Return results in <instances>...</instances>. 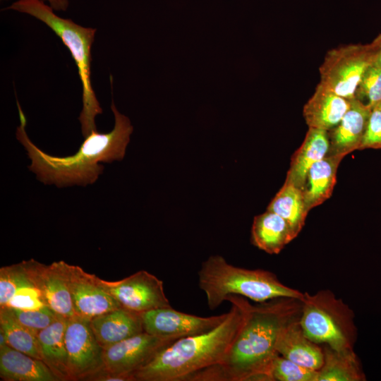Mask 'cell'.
Instances as JSON below:
<instances>
[{
	"instance_id": "6da1fadb",
	"label": "cell",
	"mask_w": 381,
	"mask_h": 381,
	"mask_svg": "<svg viewBox=\"0 0 381 381\" xmlns=\"http://www.w3.org/2000/svg\"><path fill=\"white\" fill-rule=\"evenodd\" d=\"M301 299L282 297L253 305L248 300L243 322L223 361L188 381H272L271 366L279 354L282 328L300 317Z\"/></svg>"
},
{
	"instance_id": "7a4b0ae2",
	"label": "cell",
	"mask_w": 381,
	"mask_h": 381,
	"mask_svg": "<svg viewBox=\"0 0 381 381\" xmlns=\"http://www.w3.org/2000/svg\"><path fill=\"white\" fill-rule=\"evenodd\" d=\"M17 104L20 124L16 130V138L31 159L29 169L44 184L65 187L94 183L104 169L99 162L111 163L123 159L133 131L129 119L117 110L112 100L111 109L114 115V126L110 132L93 131L74 155L52 156L30 140L25 131L26 118L18 100Z\"/></svg>"
},
{
	"instance_id": "3957f363",
	"label": "cell",
	"mask_w": 381,
	"mask_h": 381,
	"mask_svg": "<svg viewBox=\"0 0 381 381\" xmlns=\"http://www.w3.org/2000/svg\"><path fill=\"white\" fill-rule=\"evenodd\" d=\"M231 307L213 329L180 338L157 352L133 374L135 381H186L193 374L221 363L244 320L247 298L230 295Z\"/></svg>"
},
{
	"instance_id": "277c9868",
	"label": "cell",
	"mask_w": 381,
	"mask_h": 381,
	"mask_svg": "<svg viewBox=\"0 0 381 381\" xmlns=\"http://www.w3.org/2000/svg\"><path fill=\"white\" fill-rule=\"evenodd\" d=\"M198 274L199 287L211 310L218 308L230 295L257 303L282 297L302 299L304 295L284 284L270 271L236 267L219 255H211L203 261Z\"/></svg>"
},
{
	"instance_id": "5b68a950",
	"label": "cell",
	"mask_w": 381,
	"mask_h": 381,
	"mask_svg": "<svg viewBox=\"0 0 381 381\" xmlns=\"http://www.w3.org/2000/svg\"><path fill=\"white\" fill-rule=\"evenodd\" d=\"M8 8L29 14L45 23L69 49L82 84V110L79 116L84 138L97 131L95 117L102 113L91 83V49L96 29L81 26L57 16L42 0H18Z\"/></svg>"
},
{
	"instance_id": "8992f818",
	"label": "cell",
	"mask_w": 381,
	"mask_h": 381,
	"mask_svg": "<svg viewBox=\"0 0 381 381\" xmlns=\"http://www.w3.org/2000/svg\"><path fill=\"white\" fill-rule=\"evenodd\" d=\"M301 302L299 322L310 340L337 351H354L357 329L348 305L329 290L304 293Z\"/></svg>"
},
{
	"instance_id": "52a82bcc",
	"label": "cell",
	"mask_w": 381,
	"mask_h": 381,
	"mask_svg": "<svg viewBox=\"0 0 381 381\" xmlns=\"http://www.w3.org/2000/svg\"><path fill=\"white\" fill-rule=\"evenodd\" d=\"M373 42L349 44L329 49L319 68V83L335 94L351 100L368 68L375 62Z\"/></svg>"
},
{
	"instance_id": "ba28073f",
	"label": "cell",
	"mask_w": 381,
	"mask_h": 381,
	"mask_svg": "<svg viewBox=\"0 0 381 381\" xmlns=\"http://www.w3.org/2000/svg\"><path fill=\"white\" fill-rule=\"evenodd\" d=\"M65 343L70 380H87L103 368V348L98 343L90 320L78 315L67 318Z\"/></svg>"
},
{
	"instance_id": "9c48e42d",
	"label": "cell",
	"mask_w": 381,
	"mask_h": 381,
	"mask_svg": "<svg viewBox=\"0 0 381 381\" xmlns=\"http://www.w3.org/2000/svg\"><path fill=\"white\" fill-rule=\"evenodd\" d=\"M105 290L123 308L143 313L170 307L163 282L146 270L138 271L118 281L99 279Z\"/></svg>"
},
{
	"instance_id": "30bf717a",
	"label": "cell",
	"mask_w": 381,
	"mask_h": 381,
	"mask_svg": "<svg viewBox=\"0 0 381 381\" xmlns=\"http://www.w3.org/2000/svg\"><path fill=\"white\" fill-rule=\"evenodd\" d=\"M174 338H162L145 332L103 349L102 369L131 377Z\"/></svg>"
},
{
	"instance_id": "8fae6325",
	"label": "cell",
	"mask_w": 381,
	"mask_h": 381,
	"mask_svg": "<svg viewBox=\"0 0 381 381\" xmlns=\"http://www.w3.org/2000/svg\"><path fill=\"white\" fill-rule=\"evenodd\" d=\"M144 332L159 337L180 339L207 332L226 318L228 312L210 317L188 314L171 306L140 313Z\"/></svg>"
},
{
	"instance_id": "7c38bea8",
	"label": "cell",
	"mask_w": 381,
	"mask_h": 381,
	"mask_svg": "<svg viewBox=\"0 0 381 381\" xmlns=\"http://www.w3.org/2000/svg\"><path fill=\"white\" fill-rule=\"evenodd\" d=\"M30 281L40 291L44 304L66 318L75 315L69 291L66 262L44 265L34 259L21 262Z\"/></svg>"
},
{
	"instance_id": "4fadbf2b",
	"label": "cell",
	"mask_w": 381,
	"mask_h": 381,
	"mask_svg": "<svg viewBox=\"0 0 381 381\" xmlns=\"http://www.w3.org/2000/svg\"><path fill=\"white\" fill-rule=\"evenodd\" d=\"M75 314L88 320L121 307L94 274L78 265L65 264Z\"/></svg>"
},
{
	"instance_id": "5bb4252c",
	"label": "cell",
	"mask_w": 381,
	"mask_h": 381,
	"mask_svg": "<svg viewBox=\"0 0 381 381\" xmlns=\"http://www.w3.org/2000/svg\"><path fill=\"white\" fill-rule=\"evenodd\" d=\"M372 108L357 99L351 100V107L340 122L328 131L329 149L327 155L344 157L360 150Z\"/></svg>"
},
{
	"instance_id": "9a60e30c",
	"label": "cell",
	"mask_w": 381,
	"mask_h": 381,
	"mask_svg": "<svg viewBox=\"0 0 381 381\" xmlns=\"http://www.w3.org/2000/svg\"><path fill=\"white\" fill-rule=\"evenodd\" d=\"M299 318L291 320L282 328L277 341V351L298 365L319 370L324 361L323 348L306 335Z\"/></svg>"
},
{
	"instance_id": "2e32d148",
	"label": "cell",
	"mask_w": 381,
	"mask_h": 381,
	"mask_svg": "<svg viewBox=\"0 0 381 381\" xmlns=\"http://www.w3.org/2000/svg\"><path fill=\"white\" fill-rule=\"evenodd\" d=\"M90 325L103 349L144 332L140 313L123 307L92 318Z\"/></svg>"
},
{
	"instance_id": "e0dca14e",
	"label": "cell",
	"mask_w": 381,
	"mask_h": 381,
	"mask_svg": "<svg viewBox=\"0 0 381 381\" xmlns=\"http://www.w3.org/2000/svg\"><path fill=\"white\" fill-rule=\"evenodd\" d=\"M351 100L318 83L314 93L303 106L304 119L308 127L328 131L340 122L350 108Z\"/></svg>"
},
{
	"instance_id": "ac0fdd59",
	"label": "cell",
	"mask_w": 381,
	"mask_h": 381,
	"mask_svg": "<svg viewBox=\"0 0 381 381\" xmlns=\"http://www.w3.org/2000/svg\"><path fill=\"white\" fill-rule=\"evenodd\" d=\"M327 131L308 127L305 138L292 155L286 180L303 190L310 168L328 154Z\"/></svg>"
},
{
	"instance_id": "d6986e66",
	"label": "cell",
	"mask_w": 381,
	"mask_h": 381,
	"mask_svg": "<svg viewBox=\"0 0 381 381\" xmlns=\"http://www.w3.org/2000/svg\"><path fill=\"white\" fill-rule=\"evenodd\" d=\"M0 378L4 381H59L42 360L7 344L0 347Z\"/></svg>"
},
{
	"instance_id": "ffe728a7",
	"label": "cell",
	"mask_w": 381,
	"mask_h": 381,
	"mask_svg": "<svg viewBox=\"0 0 381 381\" xmlns=\"http://www.w3.org/2000/svg\"><path fill=\"white\" fill-rule=\"evenodd\" d=\"M66 322L67 318L58 315L49 326L37 333L42 361L59 381L70 380L65 343Z\"/></svg>"
},
{
	"instance_id": "44dd1931",
	"label": "cell",
	"mask_w": 381,
	"mask_h": 381,
	"mask_svg": "<svg viewBox=\"0 0 381 381\" xmlns=\"http://www.w3.org/2000/svg\"><path fill=\"white\" fill-rule=\"evenodd\" d=\"M296 238L287 222L277 213L267 210L254 217L251 243L268 254H278Z\"/></svg>"
},
{
	"instance_id": "7402d4cb",
	"label": "cell",
	"mask_w": 381,
	"mask_h": 381,
	"mask_svg": "<svg viewBox=\"0 0 381 381\" xmlns=\"http://www.w3.org/2000/svg\"><path fill=\"white\" fill-rule=\"evenodd\" d=\"M342 159L339 156L327 155L308 170L303 192L309 210L331 197L336 183L337 169Z\"/></svg>"
},
{
	"instance_id": "603a6c76",
	"label": "cell",
	"mask_w": 381,
	"mask_h": 381,
	"mask_svg": "<svg viewBox=\"0 0 381 381\" xmlns=\"http://www.w3.org/2000/svg\"><path fill=\"white\" fill-rule=\"evenodd\" d=\"M324 361L318 370V381H364L366 377L354 352L337 351L321 345Z\"/></svg>"
},
{
	"instance_id": "cb8c5ba5",
	"label": "cell",
	"mask_w": 381,
	"mask_h": 381,
	"mask_svg": "<svg viewBox=\"0 0 381 381\" xmlns=\"http://www.w3.org/2000/svg\"><path fill=\"white\" fill-rule=\"evenodd\" d=\"M284 218L296 237L303 227L310 211L306 204L303 190L284 181L267 208Z\"/></svg>"
},
{
	"instance_id": "d4e9b609",
	"label": "cell",
	"mask_w": 381,
	"mask_h": 381,
	"mask_svg": "<svg viewBox=\"0 0 381 381\" xmlns=\"http://www.w3.org/2000/svg\"><path fill=\"white\" fill-rule=\"evenodd\" d=\"M0 329L6 336L7 345L42 360L37 332L18 322L8 307L0 308Z\"/></svg>"
},
{
	"instance_id": "484cf974",
	"label": "cell",
	"mask_w": 381,
	"mask_h": 381,
	"mask_svg": "<svg viewBox=\"0 0 381 381\" xmlns=\"http://www.w3.org/2000/svg\"><path fill=\"white\" fill-rule=\"evenodd\" d=\"M272 381H318V370L298 365L278 354L271 366Z\"/></svg>"
},
{
	"instance_id": "4316f807",
	"label": "cell",
	"mask_w": 381,
	"mask_h": 381,
	"mask_svg": "<svg viewBox=\"0 0 381 381\" xmlns=\"http://www.w3.org/2000/svg\"><path fill=\"white\" fill-rule=\"evenodd\" d=\"M355 99L372 109L381 103V66L376 62L370 65L359 83Z\"/></svg>"
},
{
	"instance_id": "83f0119b",
	"label": "cell",
	"mask_w": 381,
	"mask_h": 381,
	"mask_svg": "<svg viewBox=\"0 0 381 381\" xmlns=\"http://www.w3.org/2000/svg\"><path fill=\"white\" fill-rule=\"evenodd\" d=\"M30 281L21 262L0 268V308L6 307L16 290Z\"/></svg>"
},
{
	"instance_id": "f1b7e54d",
	"label": "cell",
	"mask_w": 381,
	"mask_h": 381,
	"mask_svg": "<svg viewBox=\"0 0 381 381\" xmlns=\"http://www.w3.org/2000/svg\"><path fill=\"white\" fill-rule=\"evenodd\" d=\"M10 309L18 322L37 333L49 326L59 315L47 306L37 309Z\"/></svg>"
},
{
	"instance_id": "f546056e",
	"label": "cell",
	"mask_w": 381,
	"mask_h": 381,
	"mask_svg": "<svg viewBox=\"0 0 381 381\" xmlns=\"http://www.w3.org/2000/svg\"><path fill=\"white\" fill-rule=\"evenodd\" d=\"M47 306L40 291L30 281L20 286L6 307L20 309H37Z\"/></svg>"
},
{
	"instance_id": "4dcf8cb0",
	"label": "cell",
	"mask_w": 381,
	"mask_h": 381,
	"mask_svg": "<svg viewBox=\"0 0 381 381\" xmlns=\"http://www.w3.org/2000/svg\"><path fill=\"white\" fill-rule=\"evenodd\" d=\"M381 149V109L377 105L370 112L361 150Z\"/></svg>"
},
{
	"instance_id": "1f68e13d",
	"label": "cell",
	"mask_w": 381,
	"mask_h": 381,
	"mask_svg": "<svg viewBox=\"0 0 381 381\" xmlns=\"http://www.w3.org/2000/svg\"><path fill=\"white\" fill-rule=\"evenodd\" d=\"M87 381H134L133 379L128 375L112 373L100 370L95 374L90 376Z\"/></svg>"
},
{
	"instance_id": "d6a6232c",
	"label": "cell",
	"mask_w": 381,
	"mask_h": 381,
	"mask_svg": "<svg viewBox=\"0 0 381 381\" xmlns=\"http://www.w3.org/2000/svg\"><path fill=\"white\" fill-rule=\"evenodd\" d=\"M47 1L55 11H66L68 6L69 0H42Z\"/></svg>"
},
{
	"instance_id": "836d02e7",
	"label": "cell",
	"mask_w": 381,
	"mask_h": 381,
	"mask_svg": "<svg viewBox=\"0 0 381 381\" xmlns=\"http://www.w3.org/2000/svg\"><path fill=\"white\" fill-rule=\"evenodd\" d=\"M377 50L375 62L381 66V33L376 36L372 41Z\"/></svg>"
},
{
	"instance_id": "e575fe53",
	"label": "cell",
	"mask_w": 381,
	"mask_h": 381,
	"mask_svg": "<svg viewBox=\"0 0 381 381\" xmlns=\"http://www.w3.org/2000/svg\"><path fill=\"white\" fill-rule=\"evenodd\" d=\"M7 344L6 338L4 332L0 329V347Z\"/></svg>"
},
{
	"instance_id": "d590c367",
	"label": "cell",
	"mask_w": 381,
	"mask_h": 381,
	"mask_svg": "<svg viewBox=\"0 0 381 381\" xmlns=\"http://www.w3.org/2000/svg\"><path fill=\"white\" fill-rule=\"evenodd\" d=\"M377 106H378V107H380V109H381V103H380Z\"/></svg>"
}]
</instances>
